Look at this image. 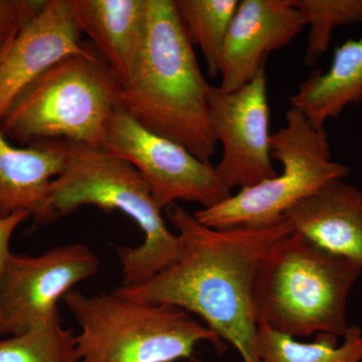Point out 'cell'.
<instances>
[{"instance_id": "ac0fdd59", "label": "cell", "mask_w": 362, "mask_h": 362, "mask_svg": "<svg viewBox=\"0 0 362 362\" xmlns=\"http://www.w3.org/2000/svg\"><path fill=\"white\" fill-rule=\"evenodd\" d=\"M239 0H175L188 40L202 49L211 78L220 76L221 51Z\"/></svg>"}, {"instance_id": "7402d4cb", "label": "cell", "mask_w": 362, "mask_h": 362, "mask_svg": "<svg viewBox=\"0 0 362 362\" xmlns=\"http://www.w3.org/2000/svg\"><path fill=\"white\" fill-rule=\"evenodd\" d=\"M28 218H30V214L25 211H18L7 218H0V283H1L6 259L11 254L9 243L11 237L16 228Z\"/></svg>"}, {"instance_id": "44dd1931", "label": "cell", "mask_w": 362, "mask_h": 362, "mask_svg": "<svg viewBox=\"0 0 362 362\" xmlns=\"http://www.w3.org/2000/svg\"><path fill=\"white\" fill-rule=\"evenodd\" d=\"M47 0H0V37L8 40L42 11Z\"/></svg>"}, {"instance_id": "5bb4252c", "label": "cell", "mask_w": 362, "mask_h": 362, "mask_svg": "<svg viewBox=\"0 0 362 362\" xmlns=\"http://www.w3.org/2000/svg\"><path fill=\"white\" fill-rule=\"evenodd\" d=\"M63 166V156L52 140L18 148L0 130V218L25 211L40 225L56 221L51 185Z\"/></svg>"}, {"instance_id": "9c48e42d", "label": "cell", "mask_w": 362, "mask_h": 362, "mask_svg": "<svg viewBox=\"0 0 362 362\" xmlns=\"http://www.w3.org/2000/svg\"><path fill=\"white\" fill-rule=\"evenodd\" d=\"M98 269L99 259L83 244L37 257L11 252L0 283V338L61 320L59 299Z\"/></svg>"}, {"instance_id": "30bf717a", "label": "cell", "mask_w": 362, "mask_h": 362, "mask_svg": "<svg viewBox=\"0 0 362 362\" xmlns=\"http://www.w3.org/2000/svg\"><path fill=\"white\" fill-rule=\"evenodd\" d=\"M207 101L211 129L223 146L216 170L225 187L242 189L277 176L272 163L266 66L235 92L209 85Z\"/></svg>"}, {"instance_id": "277c9868", "label": "cell", "mask_w": 362, "mask_h": 362, "mask_svg": "<svg viewBox=\"0 0 362 362\" xmlns=\"http://www.w3.org/2000/svg\"><path fill=\"white\" fill-rule=\"evenodd\" d=\"M362 267L318 249L299 233L278 240L252 285L257 325L292 338L315 332L344 337L347 299Z\"/></svg>"}, {"instance_id": "7a4b0ae2", "label": "cell", "mask_w": 362, "mask_h": 362, "mask_svg": "<svg viewBox=\"0 0 362 362\" xmlns=\"http://www.w3.org/2000/svg\"><path fill=\"white\" fill-rule=\"evenodd\" d=\"M139 56L122 85L119 109L147 130L173 140L211 163L216 141L206 82L175 0H146Z\"/></svg>"}, {"instance_id": "d6986e66", "label": "cell", "mask_w": 362, "mask_h": 362, "mask_svg": "<svg viewBox=\"0 0 362 362\" xmlns=\"http://www.w3.org/2000/svg\"><path fill=\"white\" fill-rule=\"evenodd\" d=\"M62 321L0 339V362H78L74 329Z\"/></svg>"}, {"instance_id": "52a82bcc", "label": "cell", "mask_w": 362, "mask_h": 362, "mask_svg": "<svg viewBox=\"0 0 362 362\" xmlns=\"http://www.w3.org/2000/svg\"><path fill=\"white\" fill-rule=\"evenodd\" d=\"M285 120L284 127L271 137L272 158L282 164V173L195 211L202 225L214 230L276 225L297 202L331 180L347 177L349 168L332 159L325 127L313 125L294 107L286 112Z\"/></svg>"}, {"instance_id": "2e32d148", "label": "cell", "mask_w": 362, "mask_h": 362, "mask_svg": "<svg viewBox=\"0 0 362 362\" xmlns=\"http://www.w3.org/2000/svg\"><path fill=\"white\" fill-rule=\"evenodd\" d=\"M298 109L317 127H325L345 108L362 102V37L335 47L328 71H314L290 97Z\"/></svg>"}, {"instance_id": "5b68a950", "label": "cell", "mask_w": 362, "mask_h": 362, "mask_svg": "<svg viewBox=\"0 0 362 362\" xmlns=\"http://www.w3.org/2000/svg\"><path fill=\"white\" fill-rule=\"evenodd\" d=\"M122 84L90 49L61 59L18 95L2 120L8 139L70 140L101 148Z\"/></svg>"}, {"instance_id": "9a60e30c", "label": "cell", "mask_w": 362, "mask_h": 362, "mask_svg": "<svg viewBox=\"0 0 362 362\" xmlns=\"http://www.w3.org/2000/svg\"><path fill=\"white\" fill-rule=\"evenodd\" d=\"M71 9L81 33L90 37L125 84L144 39L146 0H71Z\"/></svg>"}, {"instance_id": "8fae6325", "label": "cell", "mask_w": 362, "mask_h": 362, "mask_svg": "<svg viewBox=\"0 0 362 362\" xmlns=\"http://www.w3.org/2000/svg\"><path fill=\"white\" fill-rule=\"evenodd\" d=\"M71 0H47L0 49V121L18 95L61 59L84 54Z\"/></svg>"}, {"instance_id": "ba28073f", "label": "cell", "mask_w": 362, "mask_h": 362, "mask_svg": "<svg viewBox=\"0 0 362 362\" xmlns=\"http://www.w3.org/2000/svg\"><path fill=\"white\" fill-rule=\"evenodd\" d=\"M101 149L134 166L161 209L178 201L197 202L202 209H209L232 195L216 166L199 160L178 143L142 127L120 109L107 125Z\"/></svg>"}, {"instance_id": "7c38bea8", "label": "cell", "mask_w": 362, "mask_h": 362, "mask_svg": "<svg viewBox=\"0 0 362 362\" xmlns=\"http://www.w3.org/2000/svg\"><path fill=\"white\" fill-rule=\"evenodd\" d=\"M306 25L291 0H242L221 51L218 87H244L266 66L272 52L291 44Z\"/></svg>"}, {"instance_id": "3957f363", "label": "cell", "mask_w": 362, "mask_h": 362, "mask_svg": "<svg viewBox=\"0 0 362 362\" xmlns=\"http://www.w3.org/2000/svg\"><path fill=\"white\" fill-rule=\"evenodd\" d=\"M63 156V170L51 185L54 220L80 207L119 211L137 223L144 235L140 246L118 247L124 287L146 282L180 257V238L166 226L162 209L134 166L101 148L70 140H52Z\"/></svg>"}, {"instance_id": "6da1fadb", "label": "cell", "mask_w": 362, "mask_h": 362, "mask_svg": "<svg viewBox=\"0 0 362 362\" xmlns=\"http://www.w3.org/2000/svg\"><path fill=\"white\" fill-rule=\"evenodd\" d=\"M165 213L180 238V257L146 282L121 286L114 294L197 314L238 349L244 362H259L252 297L255 275L271 247L291 235L292 226L284 218L265 228L214 230L176 204L166 207Z\"/></svg>"}, {"instance_id": "603a6c76", "label": "cell", "mask_w": 362, "mask_h": 362, "mask_svg": "<svg viewBox=\"0 0 362 362\" xmlns=\"http://www.w3.org/2000/svg\"><path fill=\"white\" fill-rule=\"evenodd\" d=\"M6 39H4V37H0V49H1L2 45H4V42H6Z\"/></svg>"}, {"instance_id": "4fadbf2b", "label": "cell", "mask_w": 362, "mask_h": 362, "mask_svg": "<svg viewBox=\"0 0 362 362\" xmlns=\"http://www.w3.org/2000/svg\"><path fill=\"white\" fill-rule=\"evenodd\" d=\"M293 232L322 251L362 267V190L331 180L284 214Z\"/></svg>"}, {"instance_id": "8992f818", "label": "cell", "mask_w": 362, "mask_h": 362, "mask_svg": "<svg viewBox=\"0 0 362 362\" xmlns=\"http://www.w3.org/2000/svg\"><path fill=\"white\" fill-rule=\"evenodd\" d=\"M81 327L78 362H175L192 359L195 346L221 339L188 312L165 304H146L114 294L63 298Z\"/></svg>"}, {"instance_id": "e0dca14e", "label": "cell", "mask_w": 362, "mask_h": 362, "mask_svg": "<svg viewBox=\"0 0 362 362\" xmlns=\"http://www.w3.org/2000/svg\"><path fill=\"white\" fill-rule=\"evenodd\" d=\"M344 337L340 346L330 333H320L313 343H302L258 325L257 356L259 362H362L361 328L349 326Z\"/></svg>"}, {"instance_id": "ffe728a7", "label": "cell", "mask_w": 362, "mask_h": 362, "mask_svg": "<svg viewBox=\"0 0 362 362\" xmlns=\"http://www.w3.org/2000/svg\"><path fill=\"white\" fill-rule=\"evenodd\" d=\"M310 30L305 63L315 65L327 52L333 30L338 26L362 23V0H291Z\"/></svg>"}]
</instances>
